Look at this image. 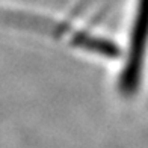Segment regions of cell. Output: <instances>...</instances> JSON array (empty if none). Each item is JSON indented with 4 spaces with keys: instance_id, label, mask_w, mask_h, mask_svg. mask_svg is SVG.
<instances>
[{
    "instance_id": "cell-1",
    "label": "cell",
    "mask_w": 148,
    "mask_h": 148,
    "mask_svg": "<svg viewBox=\"0 0 148 148\" xmlns=\"http://www.w3.org/2000/svg\"><path fill=\"white\" fill-rule=\"evenodd\" d=\"M0 23L64 39L73 47L107 59H115L119 56L118 47L112 41L98 36L89 30H85L82 26L73 24L70 20H56L20 9L15 11L9 8H0Z\"/></svg>"
},
{
    "instance_id": "cell-2",
    "label": "cell",
    "mask_w": 148,
    "mask_h": 148,
    "mask_svg": "<svg viewBox=\"0 0 148 148\" xmlns=\"http://www.w3.org/2000/svg\"><path fill=\"white\" fill-rule=\"evenodd\" d=\"M147 45H148V0H138L136 15H134L132 36H130V49L129 55H127L124 71L121 74V91L127 95L134 94V91L139 86Z\"/></svg>"
}]
</instances>
